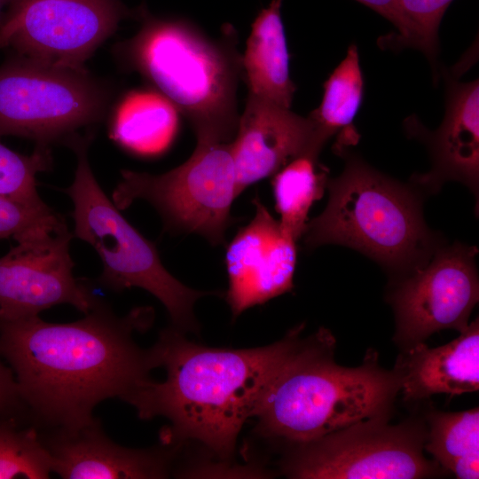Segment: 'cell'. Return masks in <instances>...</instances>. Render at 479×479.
Here are the masks:
<instances>
[{"label":"cell","instance_id":"1","mask_svg":"<svg viewBox=\"0 0 479 479\" xmlns=\"http://www.w3.org/2000/svg\"><path fill=\"white\" fill-rule=\"evenodd\" d=\"M83 315L70 323L0 319V356L14 374L26 422L38 431L82 425L109 398L128 403L158 368L153 348L133 338L151 327V307L118 316L99 297Z\"/></svg>","mask_w":479,"mask_h":479},{"label":"cell","instance_id":"2","mask_svg":"<svg viewBox=\"0 0 479 479\" xmlns=\"http://www.w3.org/2000/svg\"><path fill=\"white\" fill-rule=\"evenodd\" d=\"M303 328L299 325L268 346L232 349L196 344L167 327L153 346L165 380L150 381L128 404L142 420H169L162 444L177 447L192 440L226 460L266 389L301 346Z\"/></svg>","mask_w":479,"mask_h":479},{"label":"cell","instance_id":"3","mask_svg":"<svg viewBox=\"0 0 479 479\" xmlns=\"http://www.w3.org/2000/svg\"><path fill=\"white\" fill-rule=\"evenodd\" d=\"M326 328L303 339L266 389L254 418L261 436L288 444L310 442L368 418L390 414L400 392L398 373L368 349L363 363L334 361Z\"/></svg>","mask_w":479,"mask_h":479},{"label":"cell","instance_id":"4","mask_svg":"<svg viewBox=\"0 0 479 479\" xmlns=\"http://www.w3.org/2000/svg\"><path fill=\"white\" fill-rule=\"evenodd\" d=\"M334 153L345 166L339 177L328 179L326 208L307 224L306 248L351 247L378 263L390 281L426 265L445 242L425 222L424 195L411 183L375 169L348 147Z\"/></svg>","mask_w":479,"mask_h":479},{"label":"cell","instance_id":"5","mask_svg":"<svg viewBox=\"0 0 479 479\" xmlns=\"http://www.w3.org/2000/svg\"><path fill=\"white\" fill-rule=\"evenodd\" d=\"M128 53L133 67L188 119L197 141L233 139L242 67L232 39L210 40L183 20L148 19Z\"/></svg>","mask_w":479,"mask_h":479},{"label":"cell","instance_id":"6","mask_svg":"<svg viewBox=\"0 0 479 479\" xmlns=\"http://www.w3.org/2000/svg\"><path fill=\"white\" fill-rule=\"evenodd\" d=\"M90 140L87 136L72 141L77 166L64 192L73 202V235L89 243L101 260L96 284L115 293L143 288L164 305L172 326L183 333L198 332L194 303L217 292L192 289L167 271L155 244L128 222L98 185L88 160Z\"/></svg>","mask_w":479,"mask_h":479},{"label":"cell","instance_id":"7","mask_svg":"<svg viewBox=\"0 0 479 479\" xmlns=\"http://www.w3.org/2000/svg\"><path fill=\"white\" fill-rule=\"evenodd\" d=\"M389 416L359 420L318 439L288 444L281 470L298 479H420L446 471L424 455L427 424Z\"/></svg>","mask_w":479,"mask_h":479},{"label":"cell","instance_id":"8","mask_svg":"<svg viewBox=\"0 0 479 479\" xmlns=\"http://www.w3.org/2000/svg\"><path fill=\"white\" fill-rule=\"evenodd\" d=\"M121 173L112 195L117 208L145 200L160 213L168 231L198 234L215 246L224 243L238 197L231 142L197 141L188 160L161 175Z\"/></svg>","mask_w":479,"mask_h":479},{"label":"cell","instance_id":"9","mask_svg":"<svg viewBox=\"0 0 479 479\" xmlns=\"http://www.w3.org/2000/svg\"><path fill=\"white\" fill-rule=\"evenodd\" d=\"M104 105L102 90L84 71L24 56L0 67V135L48 145L96 122Z\"/></svg>","mask_w":479,"mask_h":479},{"label":"cell","instance_id":"10","mask_svg":"<svg viewBox=\"0 0 479 479\" xmlns=\"http://www.w3.org/2000/svg\"><path fill=\"white\" fill-rule=\"evenodd\" d=\"M477 254L475 246L444 244L422 268L389 282L393 340L402 351L439 331L466 330L479 299Z\"/></svg>","mask_w":479,"mask_h":479},{"label":"cell","instance_id":"11","mask_svg":"<svg viewBox=\"0 0 479 479\" xmlns=\"http://www.w3.org/2000/svg\"><path fill=\"white\" fill-rule=\"evenodd\" d=\"M118 0H14L0 22V49L83 71L82 64L117 27Z\"/></svg>","mask_w":479,"mask_h":479},{"label":"cell","instance_id":"12","mask_svg":"<svg viewBox=\"0 0 479 479\" xmlns=\"http://www.w3.org/2000/svg\"><path fill=\"white\" fill-rule=\"evenodd\" d=\"M73 237L65 221L13 238L16 246L0 258V319L39 316L60 304L83 314L90 310L99 297L89 282L74 276Z\"/></svg>","mask_w":479,"mask_h":479},{"label":"cell","instance_id":"13","mask_svg":"<svg viewBox=\"0 0 479 479\" xmlns=\"http://www.w3.org/2000/svg\"><path fill=\"white\" fill-rule=\"evenodd\" d=\"M253 203L254 217L227 245L224 255L229 279L225 300L233 318L294 287L296 241L257 195Z\"/></svg>","mask_w":479,"mask_h":479},{"label":"cell","instance_id":"14","mask_svg":"<svg viewBox=\"0 0 479 479\" xmlns=\"http://www.w3.org/2000/svg\"><path fill=\"white\" fill-rule=\"evenodd\" d=\"M446 83L445 114L436 130L426 129L414 116L404 126L411 137L428 147L432 167L410 182L424 196L433 194L449 181L466 185L476 198L479 192V82H460L450 74Z\"/></svg>","mask_w":479,"mask_h":479},{"label":"cell","instance_id":"15","mask_svg":"<svg viewBox=\"0 0 479 479\" xmlns=\"http://www.w3.org/2000/svg\"><path fill=\"white\" fill-rule=\"evenodd\" d=\"M38 432L52 473L64 479H155L169 477L174 470L177 448L122 446L106 435L96 417L76 428Z\"/></svg>","mask_w":479,"mask_h":479},{"label":"cell","instance_id":"16","mask_svg":"<svg viewBox=\"0 0 479 479\" xmlns=\"http://www.w3.org/2000/svg\"><path fill=\"white\" fill-rule=\"evenodd\" d=\"M310 118L248 94L231 150L239 196L249 185L273 176L307 152H321Z\"/></svg>","mask_w":479,"mask_h":479},{"label":"cell","instance_id":"17","mask_svg":"<svg viewBox=\"0 0 479 479\" xmlns=\"http://www.w3.org/2000/svg\"><path fill=\"white\" fill-rule=\"evenodd\" d=\"M394 369L399 374L400 391L407 402L439 393L456 396L478 391V318L447 344L429 348L421 342L403 350Z\"/></svg>","mask_w":479,"mask_h":479},{"label":"cell","instance_id":"18","mask_svg":"<svg viewBox=\"0 0 479 479\" xmlns=\"http://www.w3.org/2000/svg\"><path fill=\"white\" fill-rule=\"evenodd\" d=\"M281 4L282 0H272L255 17L241 67L248 94L291 108L296 87L290 77Z\"/></svg>","mask_w":479,"mask_h":479},{"label":"cell","instance_id":"19","mask_svg":"<svg viewBox=\"0 0 479 479\" xmlns=\"http://www.w3.org/2000/svg\"><path fill=\"white\" fill-rule=\"evenodd\" d=\"M177 113L172 103L161 93L130 92L116 109L111 137L134 153L159 154L169 147L176 136Z\"/></svg>","mask_w":479,"mask_h":479},{"label":"cell","instance_id":"20","mask_svg":"<svg viewBox=\"0 0 479 479\" xmlns=\"http://www.w3.org/2000/svg\"><path fill=\"white\" fill-rule=\"evenodd\" d=\"M363 98L364 76L358 51L356 44H351L345 58L325 82L320 105L309 114L324 145L334 135H337L334 152L358 142L359 134L353 121Z\"/></svg>","mask_w":479,"mask_h":479},{"label":"cell","instance_id":"21","mask_svg":"<svg viewBox=\"0 0 479 479\" xmlns=\"http://www.w3.org/2000/svg\"><path fill=\"white\" fill-rule=\"evenodd\" d=\"M319 153L307 152L287 163L271 179L275 208L282 230L294 241L306 230L309 211L321 199L328 182V169L318 161Z\"/></svg>","mask_w":479,"mask_h":479},{"label":"cell","instance_id":"22","mask_svg":"<svg viewBox=\"0 0 479 479\" xmlns=\"http://www.w3.org/2000/svg\"><path fill=\"white\" fill-rule=\"evenodd\" d=\"M424 450L459 479L479 477L478 407L456 412L431 410L425 416Z\"/></svg>","mask_w":479,"mask_h":479},{"label":"cell","instance_id":"23","mask_svg":"<svg viewBox=\"0 0 479 479\" xmlns=\"http://www.w3.org/2000/svg\"><path fill=\"white\" fill-rule=\"evenodd\" d=\"M51 459L37 428L15 417L0 418V479H46Z\"/></svg>","mask_w":479,"mask_h":479},{"label":"cell","instance_id":"24","mask_svg":"<svg viewBox=\"0 0 479 479\" xmlns=\"http://www.w3.org/2000/svg\"><path fill=\"white\" fill-rule=\"evenodd\" d=\"M51 163L48 145H38L31 155H23L0 143V197L27 205L44 204L35 177L50 169Z\"/></svg>","mask_w":479,"mask_h":479},{"label":"cell","instance_id":"25","mask_svg":"<svg viewBox=\"0 0 479 479\" xmlns=\"http://www.w3.org/2000/svg\"><path fill=\"white\" fill-rule=\"evenodd\" d=\"M452 1L397 0L409 29V36L404 47H411L423 52L434 69H436L439 51V26Z\"/></svg>","mask_w":479,"mask_h":479},{"label":"cell","instance_id":"26","mask_svg":"<svg viewBox=\"0 0 479 479\" xmlns=\"http://www.w3.org/2000/svg\"><path fill=\"white\" fill-rule=\"evenodd\" d=\"M65 218L46 203L27 205L0 197V240L27 231L56 226Z\"/></svg>","mask_w":479,"mask_h":479},{"label":"cell","instance_id":"27","mask_svg":"<svg viewBox=\"0 0 479 479\" xmlns=\"http://www.w3.org/2000/svg\"><path fill=\"white\" fill-rule=\"evenodd\" d=\"M3 417H15L26 422L14 374L0 356V418Z\"/></svg>","mask_w":479,"mask_h":479},{"label":"cell","instance_id":"28","mask_svg":"<svg viewBox=\"0 0 479 479\" xmlns=\"http://www.w3.org/2000/svg\"><path fill=\"white\" fill-rule=\"evenodd\" d=\"M369 7L375 12L391 22L397 30V34L389 35L387 39L391 45L397 48H404L409 36L408 25L401 13L397 0H356Z\"/></svg>","mask_w":479,"mask_h":479},{"label":"cell","instance_id":"29","mask_svg":"<svg viewBox=\"0 0 479 479\" xmlns=\"http://www.w3.org/2000/svg\"><path fill=\"white\" fill-rule=\"evenodd\" d=\"M13 1L14 0H0V22H1L2 19H3L4 14V13H3V10L5 7H9Z\"/></svg>","mask_w":479,"mask_h":479}]
</instances>
